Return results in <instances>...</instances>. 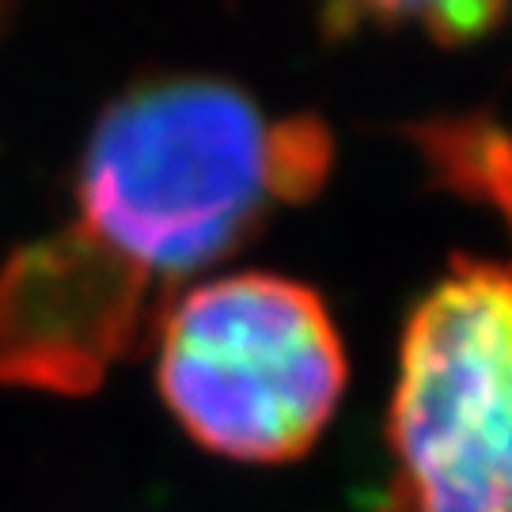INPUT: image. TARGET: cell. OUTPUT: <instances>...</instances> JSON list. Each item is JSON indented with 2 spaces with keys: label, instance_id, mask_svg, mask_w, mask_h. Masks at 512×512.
<instances>
[{
  "label": "cell",
  "instance_id": "3",
  "mask_svg": "<svg viewBox=\"0 0 512 512\" xmlns=\"http://www.w3.org/2000/svg\"><path fill=\"white\" fill-rule=\"evenodd\" d=\"M376 512H512V266L456 262L410 311Z\"/></svg>",
  "mask_w": 512,
  "mask_h": 512
},
{
  "label": "cell",
  "instance_id": "1",
  "mask_svg": "<svg viewBox=\"0 0 512 512\" xmlns=\"http://www.w3.org/2000/svg\"><path fill=\"white\" fill-rule=\"evenodd\" d=\"M330 167L315 118H270L209 76H160L118 95L76 171L80 228L152 277L224 258L277 205L311 198Z\"/></svg>",
  "mask_w": 512,
  "mask_h": 512
},
{
  "label": "cell",
  "instance_id": "5",
  "mask_svg": "<svg viewBox=\"0 0 512 512\" xmlns=\"http://www.w3.org/2000/svg\"><path fill=\"white\" fill-rule=\"evenodd\" d=\"M315 8L334 35L387 31L456 46L490 35L512 0H315Z\"/></svg>",
  "mask_w": 512,
  "mask_h": 512
},
{
  "label": "cell",
  "instance_id": "2",
  "mask_svg": "<svg viewBox=\"0 0 512 512\" xmlns=\"http://www.w3.org/2000/svg\"><path fill=\"white\" fill-rule=\"evenodd\" d=\"M346 349L315 289L232 274L183 293L160 323L167 410L213 456L293 463L346 391Z\"/></svg>",
  "mask_w": 512,
  "mask_h": 512
},
{
  "label": "cell",
  "instance_id": "4",
  "mask_svg": "<svg viewBox=\"0 0 512 512\" xmlns=\"http://www.w3.org/2000/svg\"><path fill=\"white\" fill-rule=\"evenodd\" d=\"M152 281L69 224L0 274V380L57 395L92 391L145 323Z\"/></svg>",
  "mask_w": 512,
  "mask_h": 512
}]
</instances>
